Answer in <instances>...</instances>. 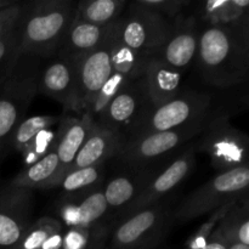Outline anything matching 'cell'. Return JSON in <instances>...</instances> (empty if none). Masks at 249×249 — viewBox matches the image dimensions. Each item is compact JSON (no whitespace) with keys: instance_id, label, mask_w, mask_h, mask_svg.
Masks as SVG:
<instances>
[{"instance_id":"obj_37","label":"cell","mask_w":249,"mask_h":249,"mask_svg":"<svg viewBox=\"0 0 249 249\" xmlns=\"http://www.w3.org/2000/svg\"><path fill=\"white\" fill-rule=\"evenodd\" d=\"M201 249H228V245L220 241H209L203 248Z\"/></svg>"},{"instance_id":"obj_31","label":"cell","mask_w":249,"mask_h":249,"mask_svg":"<svg viewBox=\"0 0 249 249\" xmlns=\"http://www.w3.org/2000/svg\"><path fill=\"white\" fill-rule=\"evenodd\" d=\"M130 82H133V80H131L130 78L126 77V75L118 72H113V74H112L111 78L107 80L106 84L104 85L101 91L99 92L97 97L95 99L94 105H92L89 113L85 114V116H87L92 123H95L96 119L101 116L102 112H104L105 109H106V107L108 106V104L112 101V99L116 96L117 92Z\"/></svg>"},{"instance_id":"obj_39","label":"cell","mask_w":249,"mask_h":249,"mask_svg":"<svg viewBox=\"0 0 249 249\" xmlns=\"http://www.w3.org/2000/svg\"><path fill=\"white\" fill-rule=\"evenodd\" d=\"M11 4V1H5V0H0V10L4 9V7H6L7 5Z\"/></svg>"},{"instance_id":"obj_35","label":"cell","mask_w":249,"mask_h":249,"mask_svg":"<svg viewBox=\"0 0 249 249\" xmlns=\"http://www.w3.org/2000/svg\"><path fill=\"white\" fill-rule=\"evenodd\" d=\"M22 5L23 4L11 2L6 7L0 10V38L9 34L16 27L19 14H21Z\"/></svg>"},{"instance_id":"obj_7","label":"cell","mask_w":249,"mask_h":249,"mask_svg":"<svg viewBox=\"0 0 249 249\" xmlns=\"http://www.w3.org/2000/svg\"><path fill=\"white\" fill-rule=\"evenodd\" d=\"M174 225V208L165 199L117 221L111 249H155Z\"/></svg>"},{"instance_id":"obj_6","label":"cell","mask_w":249,"mask_h":249,"mask_svg":"<svg viewBox=\"0 0 249 249\" xmlns=\"http://www.w3.org/2000/svg\"><path fill=\"white\" fill-rule=\"evenodd\" d=\"M215 114L213 112V97L211 95L197 91H180L167 104L158 107L151 106L131 129L125 141L145 134L207 123Z\"/></svg>"},{"instance_id":"obj_24","label":"cell","mask_w":249,"mask_h":249,"mask_svg":"<svg viewBox=\"0 0 249 249\" xmlns=\"http://www.w3.org/2000/svg\"><path fill=\"white\" fill-rule=\"evenodd\" d=\"M58 169L56 147L34 164L22 168L21 172L10 181V186L18 189H50Z\"/></svg>"},{"instance_id":"obj_11","label":"cell","mask_w":249,"mask_h":249,"mask_svg":"<svg viewBox=\"0 0 249 249\" xmlns=\"http://www.w3.org/2000/svg\"><path fill=\"white\" fill-rule=\"evenodd\" d=\"M151 107L145 78L140 77L122 88L95 124L121 134L126 139L142 114Z\"/></svg>"},{"instance_id":"obj_20","label":"cell","mask_w":249,"mask_h":249,"mask_svg":"<svg viewBox=\"0 0 249 249\" xmlns=\"http://www.w3.org/2000/svg\"><path fill=\"white\" fill-rule=\"evenodd\" d=\"M143 78L152 107L167 104L181 91L182 73L168 67L155 55L146 63Z\"/></svg>"},{"instance_id":"obj_9","label":"cell","mask_w":249,"mask_h":249,"mask_svg":"<svg viewBox=\"0 0 249 249\" xmlns=\"http://www.w3.org/2000/svg\"><path fill=\"white\" fill-rule=\"evenodd\" d=\"M114 22L117 38L131 50L152 56L163 45L172 32L173 23L153 12L146 11L131 2Z\"/></svg>"},{"instance_id":"obj_33","label":"cell","mask_w":249,"mask_h":249,"mask_svg":"<svg viewBox=\"0 0 249 249\" xmlns=\"http://www.w3.org/2000/svg\"><path fill=\"white\" fill-rule=\"evenodd\" d=\"M134 4L140 9L174 22L185 11V7L191 5V2L189 0H136Z\"/></svg>"},{"instance_id":"obj_28","label":"cell","mask_w":249,"mask_h":249,"mask_svg":"<svg viewBox=\"0 0 249 249\" xmlns=\"http://www.w3.org/2000/svg\"><path fill=\"white\" fill-rule=\"evenodd\" d=\"M60 121L61 117L57 116H34L23 119L15 129L9 148H12L21 155L40 131L57 125Z\"/></svg>"},{"instance_id":"obj_22","label":"cell","mask_w":249,"mask_h":249,"mask_svg":"<svg viewBox=\"0 0 249 249\" xmlns=\"http://www.w3.org/2000/svg\"><path fill=\"white\" fill-rule=\"evenodd\" d=\"M197 6L195 17L199 26H232L249 21V0H208Z\"/></svg>"},{"instance_id":"obj_2","label":"cell","mask_w":249,"mask_h":249,"mask_svg":"<svg viewBox=\"0 0 249 249\" xmlns=\"http://www.w3.org/2000/svg\"><path fill=\"white\" fill-rule=\"evenodd\" d=\"M74 15L75 4L71 0H41L22 5L17 21L19 53L41 60L55 56Z\"/></svg>"},{"instance_id":"obj_3","label":"cell","mask_w":249,"mask_h":249,"mask_svg":"<svg viewBox=\"0 0 249 249\" xmlns=\"http://www.w3.org/2000/svg\"><path fill=\"white\" fill-rule=\"evenodd\" d=\"M41 58L19 53L6 79L0 84V160L9 150L15 129L28 112L38 92Z\"/></svg>"},{"instance_id":"obj_15","label":"cell","mask_w":249,"mask_h":249,"mask_svg":"<svg viewBox=\"0 0 249 249\" xmlns=\"http://www.w3.org/2000/svg\"><path fill=\"white\" fill-rule=\"evenodd\" d=\"M41 66L38 77V92L60 102L65 109H77L78 63L55 55Z\"/></svg>"},{"instance_id":"obj_1","label":"cell","mask_w":249,"mask_h":249,"mask_svg":"<svg viewBox=\"0 0 249 249\" xmlns=\"http://www.w3.org/2000/svg\"><path fill=\"white\" fill-rule=\"evenodd\" d=\"M248 22L199 26L197 65L208 84L230 88L246 80L249 70Z\"/></svg>"},{"instance_id":"obj_17","label":"cell","mask_w":249,"mask_h":249,"mask_svg":"<svg viewBox=\"0 0 249 249\" xmlns=\"http://www.w3.org/2000/svg\"><path fill=\"white\" fill-rule=\"evenodd\" d=\"M124 143L125 139L121 134L92 123L70 170L106 164L111 158H117Z\"/></svg>"},{"instance_id":"obj_19","label":"cell","mask_w":249,"mask_h":249,"mask_svg":"<svg viewBox=\"0 0 249 249\" xmlns=\"http://www.w3.org/2000/svg\"><path fill=\"white\" fill-rule=\"evenodd\" d=\"M112 24L100 27L74 18L56 55L63 56V57L78 63L84 56L99 48L106 40Z\"/></svg>"},{"instance_id":"obj_36","label":"cell","mask_w":249,"mask_h":249,"mask_svg":"<svg viewBox=\"0 0 249 249\" xmlns=\"http://www.w3.org/2000/svg\"><path fill=\"white\" fill-rule=\"evenodd\" d=\"M92 229H70L65 233L63 249H85L90 241Z\"/></svg>"},{"instance_id":"obj_26","label":"cell","mask_w":249,"mask_h":249,"mask_svg":"<svg viewBox=\"0 0 249 249\" xmlns=\"http://www.w3.org/2000/svg\"><path fill=\"white\" fill-rule=\"evenodd\" d=\"M150 57L151 56L139 53L124 45L117 38L116 27L113 23V33H112L111 40V58L114 72L122 73V74L130 78L131 80L138 79L143 75L146 63Z\"/></svg>"},{"instance_id":"obj_32","label":"cell","mask_w":249,"mask_h":249,"mask_svg":"<svg viewBox=\"0 0 249 249\" xmlns=\"http://www.w3.org/2000/svg\"><path fill=\"white\" fill-rule=\"evenodd\" d=\"M17 24L9 34L0 38V84L6 79L19 56Z\"/></svg>"},{"instance_id":"obj_18","label":"cell","mask_w":249,"mask_h":249,"mask_svg":"<svg viewBox=\"0 0 249 249\" xmlns=\"http://www.w3.org/2000/svg\"><path fill=\"white\" fill-rule=\"evenodd\" d=\"M92 122L87 116L82 118H61L60 139L56 145V155L58 160V169L50 189L57 187L68 170L72 167L80 147L84 143Z\"/></svg>"},{"instance_id":"obj_23","label":"cell","mask_w":249,"mask_h":249,"mask_svg":"<svg viewBox=\"0 0 249 249\" xmlns=\"http://www.w3.org/2000/svg\"><path fill=\"white\" fill-rule=\"evenodd\" d=\"M211 241H220L226 245L242 243L249 246L248 199L238 202L226 212L214 230Z\"/></svg>"},{"instance_id":"obj_40","label":"cell","mask_w":249,"mask_h":249,"mask_svg":"<svg viewBox=\"0 0 249 249\" xmlns=\"http://www.w3.org/2000/svg\"><path fill=\"white\" fill-rule=\"evenodd\" d=\"M0 191H1V187H0Z\"/></svg>"},{"instance_id":"obj_27","label":"cell","mask_w":249,"mask_h":249,"mask_svg":"<svg viewBox=\"0 0 249 249\" xmlns=\"http://www.w3.org/2000/svg\"><path fill=\"white\" fill-rule=\"evenodd\" d=\"M105 178V164L70 170L57 187H61L66 197L84 195L101 186Z\"/></svg>"},{"instance_id":"obj_25","label":"cell","mask_w":249,"mask_h":249,"mask_svg":"<svg viewBox=\"0 0 249 249\" xmlns=\"http://www.w3.org/2000/svg\"><path fill=\"white\" fill-rule=\"evenodd\" d=\"M124 0H83L75 4L74 18L95 26L106 27L123 15Z\"/></svg>"},{"instance_id":"obj_5","label":"cell","mask_w":249,"mask_h":249,"mask_svg":"<svg viewBox=\"0 0 249 249\" xmlns=\"http://www.w3.org/2000/svg\"><path fill=\"white\" fill-rule=\"evenodd\" d=\"M249 168L240 167L218 173L215 177L195 190L174 208V224L190 220L248 199Z\"/></svg>"},{"instance_id":"obj_30","label":"cell","mask_w":249,"mask_h":249,"mask_svg":"<svg viewBox=\"0 0 249 249\" xmlns=\"http://www.w3.org/2000/svg\"><path fill=\"white\" fill-rule=\"evenodd\" d=\"M61 225L62 223L58 219L51 216H43L38 219L32 223L14 249H40L46 238Z\"/></svg>"},{"instance_id":"obj_38","label":"cell","mask_w":249,"mask_h":249,"mask_svg":"<svg viewBox=\"0 0 249 249\" xmlns=\"http://www.w3.org/2000/svg\"><path fill=\"white\" fill-rule=\"evenodd\" d=\"M228 249H249V246L242 245V243H231V245H228Z\"/></svg>"},{"instance_id":"obj_12","label":"cell","mask_w":249,"mask_h":249,"mask_svg":"<svg viewBox=\"0 0 249 249\" xmlns=\"http://www.w3.org/2000/svg\"><path fill=\"white\" fill-rule=\"evenodd\" d=\"M112 33L113 24L106 40L78 62L75 112L80 116L89 113L95 99L114 72L111 58Z\"/></svg>"},{"instance_id":"obj_34","label":"cell","mask_w":249,"mask_h":249,"mask_svg":"<svg viewBox=\"0 0 249 249\" xmlns=\"http://www.w3.org/2000/svg\"><path fill=\"white\" fill-rule=\"evenodd\" d=\"M235 204H231V206H225L219 208L218 211L213 212L212 216L209 218V220H207L191 237L189 238L186 245V249H201L203 248L207 243L211 241L212 235H213L214 230L218 226L219 221L221 220L224 215L226 214V212L231 208Z\"/></svg>"},{"instance_id":"obj_21","label":"cell","mask_w":249,"mask_h":249,"mask_svg":"<svg viewBox=\"0 0 249 249\" xmlns=\"http://www.w3.org/2000/svg\"><path fill=\"white\" fill-rule=\"evenodd\" d=\"M151 172H136L119 174L112 178L102 187L108 211L116 212L118 220L128 212L140 196Z\"/></svg>"},{"instance_id":"obj_10","label":"cell","mask_w":249,"mask_h":249,"mask_svg":"<svg viewBox=\"0 0 249 249\" xmlns=\"http://www.w3.org/2000/svg\"><path fill=\"white\" fill-rule=\"evenodd\" d=\"M195 165H196V143L192 142L164 167L151 172L140 196L119 220L165 199V197L169 196L172 191H174L187 177L191 175Z\"/></svg>"},{"instance_id":"obj_16","label":"cell","mask_w":249,"mask_h":249,"mask_svg":"<svg viewBox=\"0 0 249 249\" xmlns=\"http://www.w3.org/2000/svg\"><path fill=\"white\" fill-rule=\"evenodd\" d=\"M108 213L102 186L96 187L84 195L65 197L61 204L60 215L66 226L71 229H94L101 224Z\"/></svg>"},{"instance_id":"obj_8","label":"cell","mask_w":249,"mask_h":249,"mask_svg":"<svg viewBox=\"0 0 249 249\" xmlns=\"http://www.w3.org/2000/svg\"><path fill=\"white\" fill-rule=\"evenodd\" d=\"M207 153L219 173L248 167V136L233 128L224 114H215L198 136L196 151Z\"/></svg>"},{"instance_id":"obj_4","label":"cell","mask_w":249,"mask_h":249,"mask_svg":"<svg viewBox=\"0 0 249 249\" xmlns=\"http://www.w3.org/2000/svg\"><path fill=\"white\" fill-rule=\"evenodd\" d=\"M207 124L208 122L138 136L125 141L117 158L131 170L152 172L177 157L185 148L184 146L198 138Z\"/></svg>"},{"instance_id":"obj_14","label":"cell","mask_w":249,"mask_h":249,"mask_svg":"<svg viewBox=\"0 0 249 249\" xmlns=\"http://www.w3.org/2000/svg\"><path fill=\"white\" fill-rule=\"evenodd\" d=\"M198 33L199 24L195 15H184L182 12L173 23L167 40L153 55L168 67L184 74L196 60Z\"/></svg>"},{"instance_id":"obj_29","label":"cell","mask_w":249,"mask_h":249,"mask_svg":"<svg viewBox=\"0 0 249 249\" xmlns=\"http://www.w3.org/2000/svg\"><path fill=\"white\" fill-rule=\"evenodd\" d=\"M61 126L60 123L55 126L45 129L40 131L36 138L32 140V142L27 146L21 153L22 160H23L24 167L34 164L36 162L40 160L45 157L49 152L53 150L57 145V141L60 139Z\"/></svg>"},{"instance_id":"obj_13","label":"cell","mask_w":249,"mask_h":249,"mask_svg":"<svg viewBox=\"0 0 249 249\" xmlns=\"http://www.w3.org/2000/svg\"><path fill=\"white\" fill-rule=\"evenodd\" d=\"M32 190L7 185L0 191V249H14L32 225Z\"/></svg>"}]
</instances>
